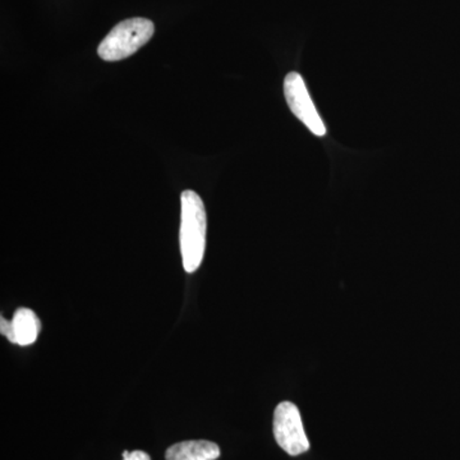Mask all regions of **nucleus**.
<instances>
[{
    "instance_id": "f257e3e1",
    "label": "nucleus",
    "mask_w": 460,
    "mask_h": 460,
    "mask_svg": "<svg viewBox=\"0 0 460 460\" xmlns=\"http://www.w3.org/2000/svg\"><path fill=\"white\" fill-rule=\"evenodd\" d=\"M181 252L183 268L187 272H195L201 266L206 248V210L204 201L195 190L181 193Z\"/></svg>"
},
{
    "instance_id": "f03ea898",
    "label": "nucleus",
    "mask_w": 460,
    "mask_h": 460,
    "mask_svg": "<svg viewBox=\"0 0 460 460\" xmlns=\"http://www.w3.org/2000/svg\"><path fill=\"white\" fill-rule=\"evenodd\" d=\"M155 26L147 18H129L118 23L99 45L98 54L107 62H118L133 56L153 38Z\"/></svg>"
},
{
    "instance_id": "7ed1b4c3",
    "label": "nucleus",
    "mask_w": 460,
    "mask_h": 460,
    "mask_svg": "<svg viewBox=\"0 0 460 460\" xmlns=\"http://www.w3.org/2000/svg\"><path fill=\"white\" fill-rule=\"evenodd\" d=\"M274 436L278 445L289 456H301L310 449L301 413L293 402H280L275 410Z\"/></svg>"
},
{
    "instance_id": "20e7f679",
    "label": "nucleus",
    "mask_w": 460,
    "mask_h": 460,
    "mask_svg": "<svg viewBox=\"0 0 460 460\" xmlns=\"http://www.w3.org/2000/svg\"><path fill=\"white\" fill-rule=\"evenodd\" d=\"M284 95H286L288 107L302 123L314 133V136L326 135V127L321 119L319 111L314 107L304 77L296 72H290L284 80Z\"/></svg>"
},
{
    "instance_id": "39448f33",
    "label": "nucleus",
    "mask_w": 460,
    "mask_h": 460,
    "mask_svg": "<svg viewBox=\"0 0 460 460\" xmlns=\"http://www.w3.org/2000/svg\"><path fill=\"white\" fill-rule=\"evenodd\" d=\"M40 328V320L29 308H18L12 321H7L3 316L0 319V332L3 337L7 338L11 343L22 345V347L31 345L38 341Z\"/></svg>"
},
{
    "instance_id": "423d86ee",
    "label": "nucleus",
    "mask_w": 460,
    "mask_h": 460,
    "mask_svg": "<svg viewBox=\"0 0 460 460\" xmlns=\"http://www.w3.org/2000/svg\"><path fill=\"white\" fill-rule=\"evenodd\" d=\"M220 447L211 441L190 440L174 444L166 450V460H217Z\"/></svg>"
},
{
    "instance_id": "0eeeda50",
    "label": "nucleus",
    "mask_w": 460,
    "mask_h": 460,
    "mask_svg": "<svg viewBox=\"0 0 460 460\" xmlns=\"http://www.w3.org/2000/svg\"><path fill=\"white\" fill-rule=\"evenodd\" d=\"M123 460H151V458L147 453L142 452V450H136V452H132Z\"/></svg>"
},
{
    "instance_id": "6e6552de",
    "label": "nucleus",
    "mask_w": 460,
    "mask_h": 460,
    "mask_svg": "<svg viewBox=\"0 0 460 460\" xmlns=\"http://www.w3.org/2000/svg\"><path fill=\"white\" fill-rule=\"evenodd\" d=\"M129 454H131V453L127 452V450H126V452H123V459H124V458H127V456H129Z\"/></svg>"
}]
</instances>
